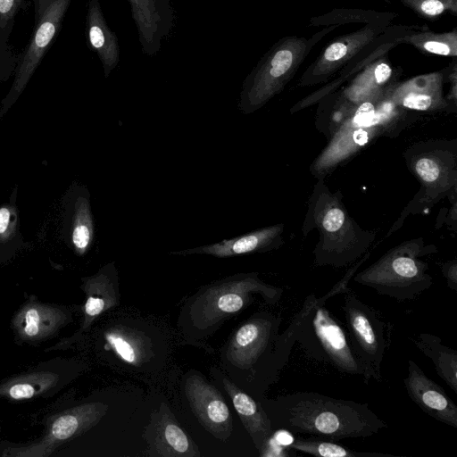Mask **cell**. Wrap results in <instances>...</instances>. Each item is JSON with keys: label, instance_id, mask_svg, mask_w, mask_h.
I'll return each instance as SVG.
<instances>
[{"label": "cell", "instance_id": "obj_4", "mask_svg": "<svg viewBox=\"0 0 457 457\" xmlns=\"http://www.w3.org/2000/svg\"><path fill=\"white\" fill-rule=\"evenodd\" d=\"M254 295L266 303L277 304L283 289L264 282L257 272L238 273L204 286L182 309L183 328L195 337L209 336L250 305Z\"/></svg>", "mask_w": 457, "mask_h": 457}, {"label": "cell", "instance_id": "obj_34", "mask_svg": "<svg viewBox=\"0 0 457 457\" xmlns=\"http://www.w3.org/2000/svg\"><path fill=\"white\" fill-rule=\"evenodd\" d=\"M451 202V207L449 209L443 208L440 210L436 222V228H440L443 226L447 228L453 232L457 230V195H453L449 198Z\"/></svg>", "mask_w": 457, "mask_h": 457}, {"label": "cell", "instance_id": "obj_2", "mask_svg": "<svg viewBox=\"0 0 457 457\" xmlns=\"http://www.w3.org/2000/svg\"><path fill=\"white\" fill-rule=\"evenodd\" d=\"M317 230L312 253L316 266L343 268L352 265L372 245L376 230L362 228L350 215L340 190L332 192L325 179H317L307 201L302 233Z\"/></svg>", "mask_w": 457, "mask_h": 457}, {"label": "cell", "instance_id": "obj_21", "mask_svg": "<svg viewBox=\"0 0 457 457\" xmlns=\"http://www.w3.org/2000/svg\"><path fill=\"white\" fill-rule=\"evenodd\" d=\"M225 391L232 400L242 424L251 436L260 455L270 442L273 429L270 420L261 403L241 390L228 378H222Z\"/></svg>", "mask_w": 457, "mask_h": 457}, {"label": "cell", "instance_id": "obj_5", "mask_svg": "<svg viewBox=\"0 0 457 457\" xmlns=\"http://www.w3.org/2000/svg\"><path fill=\"white\" fill-rule=\"evenodd\" d=\"M361 264L360 260L353 263L344 277L321 297L311 294L305 298L299 311L302 323L296 340L315 358L328 362L337 371L360 376L363 375L364 368L349 337L325 304L342 294Z\"/></svg>", "mask_w": 457, "mask_h": 457}, {"label": "cell", "instance_id": "obj_17", "mask_svg": "<svg viewBox=\"0 0 457 457\" xmlns=\"http://www.w3.org/2000/svg\"><path fill=\"white\" fill-rule=\"evenodd\" d=\"M444 74L440 71L419 75L388 88L395 105L409 111L421 112H452L444 96Z\"/></svg>", "mask_w": 457, "mask_h": 457}, {"label": "cell", "instance_id": "obj_30", "mask_svg": "<svg viewBox=\"0 0 457 457\" xmlns=\"http://www.w3.org/2000/svg\"><path fill=\"white\" fill-rule=\"evenodd\" d=\"M421 17L435 19L446 11L457 12V0H401Z\"/></svg>", "mask_w": 457, "mask_h": 457}, {"label": "cell", "instance_id": "obj_7", "mask_svg": "<svg viewBox=\"0 0 457 457\" xmlns=\"http://www.w3.org/2000/svg\"><path fill=\"white\" fill-rule=\"evenodd\" d=\"M437 251L422 237L405 240L356 272L353 279L397 302L413 301L433 285L428 263L423 258Z\"/></svg>", "mask_w": 457, "mask_h": 457}, {"label": "cell", "instance_id": "obj_1", "mask_svg": "<svg viewBox=\"0 0 457 457\" xmlns=\"http://www.w3.org/2000/svg\"><path fill=\"white\" fill-rule=\"evenodd\" d=\"M271 427L330 441L373 436L388 425L367 403L317 392H295L263 407Z\"/></svg>", "mask_w": 457, "mask_h": 457}, {"label": "cell", "instance_id": "obj_11", "mask_svg": "<svg viewBox=\"0 0 457 457\" xmlns=\"http://www.w3.org/2000/svg\"><path fill=\"white\" fill-rule=\"evenodd\" d=\"M280 323V316L270 312L254 314L228 339L225 350L227 359L242 370H253L261 364L265 368V373Z\"/></svg>", "mask_w": 457, "mask_h": 457}, {"label": "cell", "instance_id": "obj_36", "mask_svg": "<svg viewBox=\"0 0 457 457\" xmlns=\"http://www.w3.org/2000/svg\"><path fill=\"white\" fill-rule=\"evenodd\" d=\"M88 37L90 44L95 49H101L104 46V33L98 24L92 23L90 25L88 29Z\"/></svg>", "mask_w": 457, "mask_h": 457}, {"label": "cell", "instance_id": "obj_23", "mask_svg": "<svg viewBox=\"0 0 457 457\" xmlns=\"http://www.w3.org/2000/svg\"><path fill=\"white\" fill-rule=\"evenodd\" d=\"M393 69L384 60L368 65L340 94L353 106L384 93L391 85Z\"/></svg>", "mask_w": 457, "mask_h": 457}, {"label": "cell", "instance_id": "obj_13", "mask_svg": "<svg viewBox=\"0 0 457 457\" xmlns=\"http://www.w3.org/2000/svg\"><path fill=\"white\" fill-rule=\"evenodd\" d=\"M185 394L192 411L209 433L223 441L230 436L232 418L220 391L201 376L193 374L186 380Z\"/></svg>", "mask_w": 457, "mask_h": 457}, {"label": "cell", "instance_id": "obj_22", "mask_svg": "<svg viewBox=\"0 0 457 457\" xmlns=\"http://www.w3.org/2000/svg\"><path fill=\"white\" fill-rule=\"evenodd\" d=\"M105 347L113 351L124 362L139 366L153 357V345L146 335L136 328L116 326L104 333Z\"/></svg>", "mask_w": 457, "mask_h": 457}, {"label": "cell", "instance_id": "obj_32", "mask_svg": "<svg viewBox=\"0 0 457 457\" xmlns=\"http://www.w3.org/2000/svg\"><path fill=\"white\" fill-rule=\"evenodd\" d=\"M18 224L17 212L13 206L0 207V241L12 237Z\"/></svg>", "mask_w": 457, "mask_h": 457}, {"label": "cell", "instance_id": "obj_31", "mask_svg": "<svg viewBox=\"0 0 457 457\" xmlns=\"http://www.w3.org/2000/svg\"><path fill=\"white\" fill-rule=\"evenodd\" d=\"M25 0H0V42H8L14 18Z\"/></svg>", "mask_w": 457, "mask_h": 457}, {"label": "cell", "instance_id": "obj_6", "mask_svg": "<svg viewBox=\"0 0 457 457\" xmlns=\"http://www.w3.org/2000/svg\"><path fill=\"white\" fill-rule=\"evenodd\" d=\"M420 188L388 229L390 237L410 215L428 212L445 197L457 195V138L428 139L410 145L403 154Z\"/></svg>", "mask_w": 457, "mask_h": 457}, {"label": "cell", "instance_id": "obj_26", "mask_svg": "<svg viewBox=\"0 0 457 457\" xmlns=\"http://www.w3.org/2000/svg\"><path fill=\"white\" fill-rule=\"evenodd\" d=\"M95 236V226L89 196L81 195L74 202L71 226V243L79 255L85 254L90 248Z\"/></svg>", "mask_w": 457, "mask_h": 457}, {"label": "cell", "instance_id": "obj_15", "mask_svg": "<svg viewBox=\"0 0 457 457\" xmlns=\"http://www.w3.org/2000/svg\"><path fill=\"white\" fill-rule=\"evenodd\" d=\"M82 289L86 295V302L80 328L72 337L63 339L52 349L66 348L77 342L99 315L119 306V277L114 262L102 267L96 274L83 278Z\"/></svg>", "mask_w": 457, "mask_h": 457}, {"label": "cell", "instance_id": "obj_8", "mask_svg": "<svg viewBox=\"0 0 457 457\" xmlns=\"http://www.w3.org/2000/svg\"><path fill=\"white\" fill-rule=\"evenodd\" d=\"M341 295L348 337L364 368L363 380L366 384L381 382V367L391 345L393 325L349 287Z\"/></svg>", "mask_w": 457, "mask_h": 457}, {"label": "cell", "instance_id": "obj_20", "mask_svg": "<svg viewBox=\"0 0 457 457\" xmlns=\"http://www.w3.org/2000/svg\"><path fill=\"white\" fill-rule=\"evenodd\" d=\"M69 320L62 308L29 300L13 318L17 336L26 342H38L53 336Z\"/></svg>", "mask_w": 457, "mask_h": 457}, {"label": "cell", "instance_id": "obj_29", "mask_svg": "<svg viewBox=\"0 0 457 457\" xmlns=\"http://www.w3.org/2000/svg\"><path fill=\"white\" fill-rule=\"evenodd\" d=\"M402 41L414 46L422 52L444 55H457V30L446 33L420 32L405 36Z\"/></svg>", "mask_w": 457, "mask_h": 457}, {"label": "cell", "instance_id": "obj_27", "mask_svg": "<svg viewBox=\"0 0 457 457\" xmlns=\"http://www.w3.org/2000/svg\"><path fill=\"white\" fill-rule=\"evenodd\" d=\"M355 108L341 94L323 97L315 115V128L328 140Z\"/></svg>", "mask_w": 457, "mask_h": 457}, {"label": "cell", "instance_id": "obj_9", "mask_svg": "<svg viewBox=\"0 0 457 457\" xmlns=\"http://www.w3.org/2000/svg\"><path fill=\"white\" fill-rule=\"evenodd\" d=\"M71 0H34V28L19 55L14 79L3 101L0 116L16 102L56 37Z\"/></svg>", "mask_w": 457, "mask_h": 457}, {"label": "cell", "instance_id": "obj_12", "mask_svg": "<svg viewBox=\"0 0 457 457\" xmlns=\"http://www.w3.org/2000/svg\"><path fill=\"white\" fill-rule=\"evenodd\" d=\"M108 411L101 402L83 403L54 416L47 424L45 436L25 447L7 449L4 456L46 457L57 447L81 436L96 426Z\"/></svg>", "mask_w": 457, "mask_h": 457}, {"label": "cell", "instance_id": "obj_33", "mask_svg": "<svg viewBox=\"0 0 457 457\" xmlns=\"http://www.w3.org/2000/svg\"><path fill=\"white\" fill-rule=\"evenodd\" d=\"M19 56L14 54L8 42H0V81L15 71Z\"/></svg>", "mask_w": 457, "mask_h": 457}, {"label": "cell", "instance_id": "obj_18", "mask_svg": "<svg viewBox=\"0 0 457 457\" xmlns=\"http://www.w3.org/2000/svg\"><path fill=\"white\" fill-rule=\"evenodd\" d=\"M283 223L270 225L246 234L182 251L170 252L174 255L207 254L217 258H228L251 253H262L280 248L284 244Z\"/></svg>", "mask_w": 457, "mask_h": 457}, {"label": "cell", "instance_id": "obj_14", "mask_svg": "<svg viewBox=\"0 0 457 457\" xmlns=\"http://www.w3.org/2000/svg\"><path fill=\"white\" fill-rule=\"evenodd\" d=\"M143 437L148 444L146 454L161 457H199L198 446L179 426L164 403L150 417Z\"/></svg>", "mask_w": 457, "mask_h": 457}, {"label": "cell", "instance_id": "obj_25", "mask_svg": "<svg viewBox=\"0 0 457 457\" xmlns=\"http://www.w3.org/2000/svg\"><path fill=\"white\" fill-rule=\"evenodd\" d=\"M61 376L51 370H38L14 377L0 384V397L25 400L41 395L55 388Z\"/></svg>", "mask_w": 457, "mask_h": 457}, {"label": "cell", "instance_id": "obj_28", "mask_svg": "<svg viewBox=\"0 0 457 457\" xmlns=\"http://www.w3.org/2000/svg\"><path fill=\"white\" fill-rule=\"evenodd\" d=\"M289 446L295 451L319 457H399L382 453L358 452L335 441L312 436L293 439Z\"/></svg>", "mask_w": 457, "mask_h": 457}, {"label": "cell", "instance_id": "obj_16", "mask_svg": "<svg viewBox=\"0 0 457 457\" xmlns=\"http://www.w3.org/2000/svg\"><path fill=\"white\" fill-rule=\"evenodd\" d=\"M403 381L407 395L421 411L437 421L457 428V405L411 359L408 360L407 374Z\"/></svg>", "mask_w": 457, "mask_h": 457}, {"label": "cell", "instance_id": "obj_3", "mask_svg": "<svg viewBox=\"0 0 457 457\" xmlns=\"http://www.w3.org/2000/svg\"><path fill=\"white\" fill-rule=\"evenodd\" d=\"M389 87L381 95L355 106L328 140L310 165V172L316 179H325L379 137H395L414 121L415 114L391 100Z\"/></svg>", "mask_w": 457, "mask_h": 457}, {"label": "cell", "instance_id": "obj_24", "mask_svg": "<svg viewBox=\"0 0 457 457\" xmlns=\"http://www.w3.org/2000/svg\"><path fill=\"white\" fill-rule=\"evenodd\" d=\"M411 343L435 367L436 374L457 393V351L444 345L442 339L430 333H420L410 337Z\"/></svg>", "mask_w": 457, "mask_h": 457}, {"label": "cell", "instance_id": "obj_10", "mask_svg": "<svg viewBox=\"0 0 457 457\" xmlns=\"http://www.w3.org/2000/svg\"><path fill=\"white\" fill-rule=\"evenodd\" d=\"M307 52L308 41L304 38L285 39L245 91L239 105L242 112L257 111L278 94L293 78Z\"/></svg>", "mask_w": 457, "mask_h": 457}, {"label": "cell", "instance_id": "obj_19", "mask_svg": "<svg viewBox=\"0 0 457 457\" xmlns=\"http://www.w3.org/2000/svg\"><path fill=\"white\" fill-rule=\"evenodd\" d=\"M375 30L365 28L345 35L329 44L302 76L299 86L306 87L326 81L375 37Z\"/></svg>", "mask_w": 457, "mask_h": 457}, {"label": "cell", "instance_id": "obj_35", "mask_svg": "<svg viewBox=\"0 0 457 457\" xmlns=\"http://www.w3.org/2000/svg\"><path fill=\"white\" fill-rule=\"evenodd\" d=\"M441 271L446 280L447 287L457 292V260L453 259L443 262Z\"/></svg>", "mask_w": 457, "mask_h": 457}]
</instances>
